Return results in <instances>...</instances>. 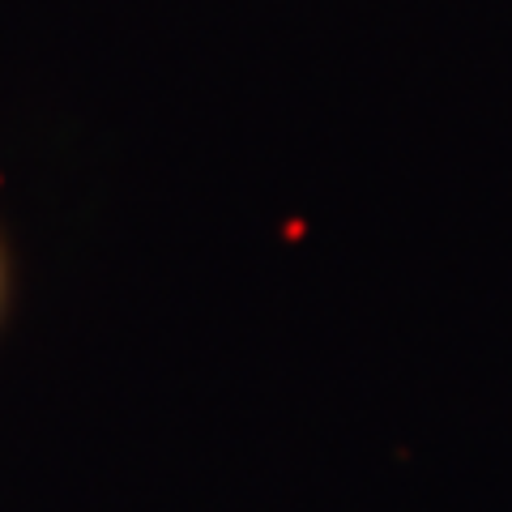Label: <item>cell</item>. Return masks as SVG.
Segmentation results:
<instances>
[{"instance_id":"6da1fadb","label":"cell","mask_w":512,"mask_h":512,"mask_svg":"<svg viewBox=\"0 0 512 512\" xmlns=\"http://www.w3.org/2000/svg\"><path fill=\"white\" fill-rule=\"evenodd\" d=\"M0 299H5V256H0Z\"/></svg>"}]
</instances>
